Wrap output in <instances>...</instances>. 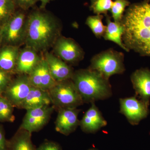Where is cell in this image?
Returning a JSON list of instances; mask_svg holds the SVG:
<instances>
[{
    "label": "cell",
    "mask_w": 150,
    "mask_h": 150,
    "mask_svg": "<svg viewBox=\"0 0 150 150\" xmlns=\"http://www.w3.org/2000/svg\"><path fill=\"white\" fill-rule=\"evenodd\" d=\"M121 23L123 44L142 56L150 57V3L143 1L129 6Z\"/></svg>",
    "instance_id": "6da1fadb"
},
{
    "label": "cell",
    "mask_w": 150,
    "mask_h": 150,
    "mask_svg": "<svg viewBox=\"0 0 150 150\" xmlns=\"http://www.w3.org/2000/svg\"><path fill=\"white\" fill-rule=\"evenodd\" d=\"M62 29L60 21L53 14L40 8L32 11L27 16L24 44L45 53L61 36Z\"/></svg>",
    "instance_id": "7a4b0ae2"
},
{
    "label": "cell",
    "mask_w": 150,
    "mask_h": 150,
    "mask_svg": "<svg viewBox=\"0 0 150 150\" xmlns=\"http://www.w3.org/2000/svg\"><path fill=\"white\" fill-rule=\"evenodd\" d=\"M72 81L84 103H92L108 99L112 96L109 80L89 69L74 72Z\"/></svg>",
    "instance_id": "3957f363"
},
{
    "label": "cell",
    "mask_w": 150,
    "mask_h": 150,
    "mask_svg": "<svg viewBox=\"0 0 150 150\" xmlns=\"http://www.w3.org/2000/svg\"><path fill=\"white\" fill-rule=\"evenodd\" d=\"M124 55L114 49L103 51L94 56L88 69L96 71L108 80L115 74H123L125 71Z\"/></svg>",
    "instance_id": "277c9868"
},
{
    "label": "cell",
    "mask_w": 150,
    "mask_h": 150,
    "mask_svg": "<svg viewBox=\"0 0 150 150\" xmlns=\"http://www.w3.org/2000/svg\"><path fill=\"white\" fill-rule=\"evenodd\" d=\"M48 91L52 104L58 109L77 108L84 103L71 79L58 82Z\"/></svg>",
    "instance_id": "5b68a950"
},
{
    "label": "cell",
    "mask_w": 150,
    "mask_h": 150,
    "mask_svg": "<svg viewBox=\"0 0 150 150\" xmlns=\"http://www.w3.org/2000/svg\"><path fill=\"white\" fill-rule=\"evenodd\" d=\"M27 16L24 11H16L5 23L1 25L3 45L19 47L26 37Z\"/></svg>",
    "instance_id": "8992f818"
},
{
    "label": "cell",
    "mask_w": 150,
    "mask_h": 150,
    "mask_svg": "<svg viewBox=\"0 0 150 150\" xmlns=\"http://www.w3.org/2000/svg\"><path fill=\"white\" fill-rule=\"evenodd\" d=\"M54 54L66 63L74 64L82 60L84 52L74 39L60 36L53 47Z\"/></svg>",
    "instance_id": "52a82bcc"
},
{
    "label": "cell",
    "mask_w": 150,
    "mask_h": 150,
    "mask_svg": "<svg viewBox=\"0 0 150 150\" xmlns=\"http://www.w3.org/2000/svg\"><path fill=\"white\" fill-rule=\"evenodd\" d=\"M120 112L126 116L130 124L137 125L147 117L149 105L136 96L120 98Z\"/></svg>",
    "instance_id": "ba28073f"
},
{
    "label": "cell",
    "mask_w": 150,
    "mask_h": 150,
    "mask_svg": "<svg viewBox=\"0 0 150 150\" xmlns=\"http://www.w3.org/2000/svg\"><path fill=\"white\" fill-rule=\"evenodd\" d=\"M54 109L50 105L26 110L20 127L31 133L40 131L48 123Z\"/></svg>",
    "instance_id": "9c48e42d"
},
{
    "label": "cell",
    "mask_w": 150,
    "mask_h": 150,
    "mask_svg": "<svg viewBox=\"0 0 150 150\" xmlns=\"http://www.w3.org/2000/svg\"><path fill=\"white\" fill-rule=\"evenodd\" d=\"M31 87L27 75L18 74L12 80L2 95L14 107L18 108L27 97Z\"/></svg>",
    "instance_id": "30bf717a"
},
{
    "label": "cell",
    "mask_w": 150,
    "mask_h": 150,
    "mask_svg": "<svg viewBox=\"0 0 150 150\" xmlns=\"http://www.w3.org/2000/svg\"><path fill=\"white\" fill-rule=\"evenodd\" d=\"M55 122L57 132L65 136L74 132L80 125L78 115L81 110L77 108H60Z\"/></svg>",
    "instance_id": "8fae6325"
},
{
    "label": "cell",
    "mask_w": 150,
    "mask_h": 150,
    "mask_svg": "<svg viewBox=\"0 0 150 150\" xmlns=\"http://www.w3.org/2000/svg\"><path fill=\"white\" fill-rule=\"evenodd\" d=\"M28 76L31 86L47 91L57 83L51 76L44 56Z\"/></svg>",
    "instance_id": "7c38bea8"
},
{
    "label": "cell",
    "mask_w": 150,
    "mask_h": 150,
    "mask_svg": "<svg viewBox=\"0 0 150 150\" xmlns=\"http://www.w3.org/2000/svg\"><path fill=\"white\" fill-rule=\"evenodd\" d=\"M131 79L136 96L149 105L150 70L148 68L137 70L131 75Z\"/></svg>",
    "instance_id": "4fadbf2b"
},
{
    "label": "cell",
    "mask_w": 150,
    "mask_h": 150,
    "mask_svg": "<svg viewBox=\"0 0 150 150\" xmlns=\"http://www.w3.org/2000/svg\"><path fill=\"white\" fill-rule=\"evenodd\" d=\"M46 59L52 77L58 82L71 79L74 71L67 63L52 53L45 52Z\"/></svg>",
    "instance_id": "5bb4252c"
},
{
    "label": "cell",
    "mask_w": 150,
    "mask_h": 150,
    "mask_svg": "<svg viewBox=\"0 0 150 150\" xmlns=\"http://www.w3.org/2000/svg\"><path fill=\"white\" fill-rule=\"evenodd\" d=\"M107 124V121L94 102L91 103V106L80 121L79 126L85 133L93 134L96 133Z\"/></svg>",
    "instance_id": "9a60e30c"
},
{
    "label": "cell",
    "mask_w": 150,
    "mask_h": 150,
    "mask_svg": "<svg viewBox=\"0 0 150 150\" xmlns=\"http://www.w3.org/2000/svg\"><path fill=\"white\" fill-rule=\"evenodd\" d=\"M38 53L26 46L20 50L15 73L29 75L42 59V57L39 56Z\"/></svg>",
    "instance_id": "2e32d148"
},
{
    "label": "cell",
    "mask_w": 150,
    "mask_h": 150,
    "mask_svg": "<svg viewBox=\"0 0 150 150\" xmlns=\"http://www.w3.org/2000/svg\"><path fill=\"white\" fill-rule=\"evenodd\" d=\"M51 104L52 102L48 91L32 86L27 97L18 108L27 110Z\"/></svg>",
    "instance_id": "e0dca14e"
},
{
    "label": "cell",
    "mask_w": 150,
    "mask_h": 150,
    "mask_svg": "<svg viewBox=\"0 0 150 150\" xmlns=\"http://www.w3.org/2000/svg\"><path fill=\"white\" fill-rule=\"evenodd\" d=\"M19 47L3 45L0 47V69L13 74L15 73Z\"/></svg>",
    "instance_id": "ac0fdd59"
},
{
    "label": "cell",
    "mask_w": 150,
    "mask_h": 150,
    "mask_svg": "<svg viewBox=\"0 0 150 150\" xmlns=\"http://www.w3.org/2000/svg\"><path fill=\"white\" fill-rule=\"evenodd\" d=\"M31 134L20 127L11 139L8 140V150H36L31 140Z\"/></svg>",
    "instance_id": "d6986e66"
},
{
    "label": "cell",
    "mask_w": 150,
    "mask_h": 150,
    "mask_svg": "<svg viewBox=\"0 0 150 150\" xmlns=\"http://www.w3.org/2000/svg\"><path fill=\"white\" fill-rule=\"evenodd\" d=\"M106 16L107 23L106 30L103 37L105 40L112 41L123 49L126 52H129L128 48L123 44L122 40L124 28L121 23H116L111 21L110 17L108 15Z\"/></svg>",
    "instance_id": "ffe728a7"
},
{
    "label": "cell",
    "mask_w": 150,
    "mask_h": 150,
    "mask_svg": "<svg viewBox=\"0 0 150 150\" xmlns=\"http://www.w3.org/2000/svg\"><path fill=\"white\" fill-rule=\"evenodd\" d=\"M103 17V15H96L88 16L86 20V24L98 38L103 37L106 30V26L102 22Z\"/></svg>",
    "instance_id": "44dd1931"
},
{
    "label": "cell",
    "mask_w": 150,
    "mask_h": 150,
    "mask_svg": "<svg viewBox=\"0 0 150 150\" xmlns=\"http://www.w3.org/2000/svg\"><path fill=\"white\" fill-rule=\"evenodd\" d=\"M14 106L3 95L0 96V122H13L15 120Z\"/></svg>",
    "instance_id": "7402d4cb"
},
{
    "label": "cell",
    "mask_w": 150,
    "mask_h": 150,
    "mask_svg": "<svg viewBox=\"0 0 150 150\" xmlns=\"http://www.w3.org/2000/svg\"><path fill=\"white\" fill-rule=\"evenodd\" d=\"M16 8L13 0H0V26L13 15Z\"/></svg>",
    "instance_id": "603a6c76"
},
{
    "label": "cell",
    "mask_w": 150,
    "mask_h": 150,
    "mask_svg": "<svg viewBox=\"0 0 150 150\" xmlns=\"http://www.w3.org/2000/svg\"><path fill=\"white\" fill-rule=\"evenodd\" d=\"M130 4L128 0H115L113 2L110 11L115 22H121L126 7L129 6Z\"/></svg>",
    "instance_id": "cb8c5ba5"
},
{
    "label": "cell",
    "mask_w": 150,
    "mask_h": 150,
    "mask_svg": "<svg viewBox=\"0 0 150 150\" xmlns=\"http://www.w3.org/2000/svg\"><path fill=\"white\" fill-rule=\"evenodd\" d=\"M112 3V0H97L91 6L90 9L96 15L103 14L106 15L111 9Z\"/></svg>",
    "instance_id": "d4e9b609"
},
{
    "label": "cell",
    "mask_w": 150,
    "mask_h": 150,
    "mask_svg": "<svg viewBox=\"0 0 150 150\" xmlns=\"http://www.w3.org/2000/svg\"><path fill=\"white\" fill-rule=\"evenodd\" d=\"M12 74L0 69V93L2 94L12 80Z\"/></svg>",
    "instance_id": "484cf974"
},
{
    "label": "cell",
    "mask_w": 150,
    "mask_h": 150,
    "mask_svg": "<svg viewBox=\"0 0 150 150\" xmlns=\"http://www.w3.org/2000/svg\"><path fill=\"white\" fill-rule=\"evenodd\" d=\"M16 6L25 11L33 6L39 0H13Z\"/></svg>",
    "instance_id": "4316f807"
},
{
    "label": "cell",
    "mask_w": 150,
    "mask_h": 150,
    "mask_svg": "<svg viewBox=\"0 0 150 150\" xmlns=\"http://www.w3.org/2000/svg\"><path fill=\"white\" fill-rule=\"evenodd\" d=\"M36 150H62V147L56 142L45 141L36 148Z\"/></svg>",
    "instance_id": "83f0119b"
},
{
    "label": "cell",
    "mask_w": 150,
    "mask_h": 150,
    "mask_svg": "<svg viewBox=\"0 0 150 150\" xmlns=\"http://www.w3.org/2000/svg\"><path fill=\"white\" fill-rule=\"evenodd\" d=\"M0 150H8V140L6 139L4 128L1 125H0Z\"/></svg>",
    "instance_id": "f1b7e54d"
},
{
    "label": "cell",
    "mask_w": 150,
    "mask_h": 150,
    "mask_svg": "<svg viewBox=\"0 0 150 150\" xmlns=\"http://www.w3.org/2000/svg\"><path fill=\"white\" fill-rule=\"evenodd\" d=\"M53 1L54 0H39V1H40V8L41 9H45L48 4Z\"/></svg>",
    "instance_id": "f546056e"
},
{
    "label": "cell",
    "mask_w": 150,
    "mask_h": 150,
    "mask_svg": "<svg viewBox=\"0 0 150 150\" xmlns=\"http://www.w3.org/2000/svg\"><path fill=\"white\" fill-rule=\"evenodd\" d=\"M2 36L1 31L0 27V47L2 46Z\"/></svg>",
    "instance_id": "4dcf8cb0"
},
{
    "label": "cell",
    "mask_w": 150,
    "mask_h": 150,
    "mask_svg": "<svg viewBox=\"0 0 150 150\" xmlns=\"http://www.w3.org/2000/svg\"><path fill=\"white\" fill-rule=\"evenodd\" d=\"M97 0H91V5L93 4Z\"/></svg>",
    "instance_id": "1f68e13d"
},
{
    "label": "cell",
    "mask_w": 150,
    "mask_h": 150,
    "mask_svg": "<svg viewBox=\"0 0 150 150\" xmlns=\"http://www.w3.org/2000/svg\"><path fill=\"white\" fill-rule=\"evenodd\" d=\"M88 150H98L97 149H95V148H92V149H89Z\"/></svg>",
    "instance_id": "d6a6232c"
},
{
    "label": "cell",
    "mask_w": 150,
    "mask_h": 150,
    "mask_svg": "<svg viewBox=\"0 0 150 150\" xmlns=\"http://www.w3.org/2000/svg\"><path fill=\"white\" fill-rule=\"evenodd\" d=\"M144 1L148 3H150V0H145Z\"/></svg>",
    "instance_id": "836d02e7"
},
{
    "label": "cell",
    "mask_w": 150,
    "mask_h": 150,
    "mask_svg": "<svg viewBox=\"0 0 150 150\" xmlns=\"http://www.w3.org/2000/svg\"><path fill=\"white\" fill-rule=\"evenodd\" d=\"M1 95H2V94L1 93H0V96Z\"/></svg>",
    "instance_id": "e575fe53"
}]
</instances>
